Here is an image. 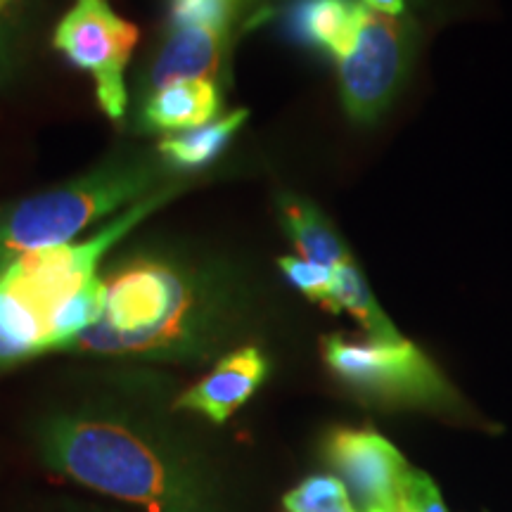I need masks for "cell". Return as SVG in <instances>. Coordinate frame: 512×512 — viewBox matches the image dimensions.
<instances>
[{
	"mask_svg": "<svg viewBox=\"0 0 512 512\" xmlns=\"http://www.w3.org/2000/svg\"><path fill=\"white\" fill-rule=\"evenodd\" d=\"M38 451L50 470L147 512H219L209 472L124 415L72 411L48 418Z\"/></svg>",
	"mask_w": 512,
	"mask_h": 512,
	"instance_id": "1",
	"label": "cell"
},
{
	"mask_svg": "<svg viewBox=\"0 0 512 512\" xmlns=\"http://www.w3.org/2000/svg\"><path fill=\"white\" fill-rule=\"evenodd\" d=\"M214 320L200 278L162 259H133L105 278L102 313L72 347L102 356H171L202 347Z\"/></svg>",
	"mask_w": 512,
	"mask_h": 512,
	"instance_id": "2",
	"label": "cell"
},
{
	"mask_svg": "<svg viewBox=\"0 0 512 512\" xmlns=\"http://www.w3.org/2000/svg\"><path fill=\"white\" fill-rule=\"evenodd\" d=\"M159 171L143 159L102 164L46 192L0 204V273L38 249L72 242L81 230L150 197Z\"/></svg>",
	"mask_w": 512,
	"mask_h": 512,
	"instance_id": "3",
	"label": "cell"
},
{
	"mask_svg": "<svg viewBox=\"0 0 512 512\" xmlns=\"http://www.w3.org/2000/svg\"><path fill=\"white\" fill-rule=\"evenodd\" d=\"M323 358L337 380L363 399L441 413L463 411V399L451 382L408 339L349 342L330 335L323 339Z\"/></svg>",
	"mask_w": 512,
	"mask_h": 512,
	"instance_id": "4",
	"label": "cell"
},
{
	"mask_svg": "<svg viewBox=\"0 0 512 512\" xmlns=\"http://www.w3.org/2000/svg\"><path fill=\"white\" fill-rule=\"evenodd\" d=\"M408 31L399 17L363 5L349 41L335 55L339 93L354 121L370 124L387 110L406 74Z\"/></svg>",
	"mask_w": 512,
	"mask_h": 512,
	"instance_id": "5",
	"label": "cell"
},
{
	"mask_svg": "<svg viewBox=\"0 0 512 512\" xmlns=\"http://www.w3.org/2000/svg\"><path fill=\"white\" fill-rule=\"evenodd\" d=\"M136 43L138 27L119 17L110 0H76L53 36V46L93 76L100 110L114 121L126 114L124 72Z\"/></svg>",
	"mask_w": 512,
	"mask_h": 512,
	"instance_id": "6",
	"label": "cell"
},
{
	"mask_svg": "<svg viewBox=\"0 0 512 512\" xmlns=\"http://www.w3.org/2000/svg\"><path fill=\"white\" fill-rule=\"evenodd\" d=\"M325 456L361 498L366 510L375 505L401 503L411 467L382 434L373 430H337L325 444Z\"/></svg>",
	"mask_w": 512,
	"mask_h": 512,
	"instance_id": "7",
	"label": "cell"
},
{
	"mask_svg": "<svg viewBox=\"0 0 512 512\" xmlns=\"http://www.w3.org/2000/svg\"><path fill=\"white\" fill-rule=\"evenodd\" d=\"M228 24L195 22V19H171L164 46L152 64V91L178 81L209 79L214 81L221 64L223 41Z\"/></svg>",
	"mask_w": 512,
	"mask_h": 512,
	"instance_id": "8",
	"label": "cell"
},
{
	"mask_svg": "<svg viewBox=\"0 0 512 512\" xmlns=\"http://www.w3.org/2000/svg\"><path fill=\"white\" fill-rule=\"evenodd\" d=\"M266 373L268 363L259 349H238L221 358L202 382L178 396L176 406L207 415L214 422H226L259 389Z\"/></svg>",
	"mask_w": 512,
	"mask_h": 512,
	"instance_id": "9",
	"label": "cell"
},
{
	"mask_svg": "<svg viewBox=\"0 0 512 512\" xmlns=\"http://www.w3.org/2000/svg\"><path fill=\"white\" fill-rule=\"evenodd\" d=\"M221 95L214 81H178L152 91L143 105V128L155 133H183L219 119Z\"/></svg>",
	"mask_w": 512,
	"mask_h": 512,
	"instance_id": "10",
	"label": "cell"
},
{
	"mask_svg": "<svg viewBox=\"0 0 512 512\" xmlns=\"http://www.w3.org/2000/svg\"><path fill=\"white\" fill-rule=\"evenodd\" d=\"M280 214H283L287 235L302 259L332 268V271L349 264L351 256L347 247L316 204L306 202L302 197H283Z\"/></svg>",
	"mask_w": 512,
	"mask_h": 512,
	"instance_id": "11",
	"label": "cell"
},
{
	"mask_svg": "<svg viewBox=\"0 0 512 512\" xmlns=\"http://www.w3.org/2000/svg\"><path fill=\"white\" fill-rule=\"evenodd\" d=\"M247 117V110H235L226 114V117L214 119L207 126H197L190 128V131L166 136L157 145V152L166 164L176 166V169H200V166L214 162L226 150Z\"/></svg>",
	"mask_w": 512,
	"mask_h": 512,
	"instance_id": "12",
	"label": "cell"
},
{
	"mask_svg": "<svg viewBox=\"0 0 512 512\" xmlns=\"http://www.w3.org/2000/svg\"><path fill=\"white\" fill-rule=\"evenodd\" d=\"M363 3L354 0H299L294 8V31L306 43L335 57L349 41Z\"/></svg>",
	"mask_w": 512,
	"mask_h": 512,
	"instance_id": "13",
	"label": "cell"
},
{
	"mask_svg": "<svg viewBox=\"0 0 512 512\" xmlns=\"http://www.w3.org/2000/svg\"><path fill=\"white\" fill-rule=\"evenodd\" d=\"M323 306L335 313H351L361 323V328L368 332V339H375V342H399V339H403L392 320L387 318V313L375 302L366 278L358 271L354 261L337 268L335 283H332V290Z\"/></svg>",
	"mask_w": 512,
	"mask_h": 512,
	"instance_id": "14",
	"label": "cell"
},
{
	"mask_svg": "<svg viewBox=\"0 0 512 512\" xmlns=\"http://www.w3.org/2000/svg\"><path fill=\"white\" fill-rule=\"evenodd\" d=\"M283 503L287 512H356L347 484L332 475L304 479Z\"/></svg>",
	"mask_w": 512,
	"mask_h": 512,
	"instance_id": "15",
	"label": "cell"
},
{
	"mask_svg": "<svg viewBox=\"0 0 512 512\" xmlns=\"http://www.w3.org/2000/svg\"><path fill=\"white\" fill-rule=\"evenodd\" d=\"M280 268L297 290H302L313 302L325 304L332 283H335L332 268L313 264V261H306L302 256H285V259H280Z\"/></svg>",
	"mask_w": 512,
	"mask_h": 512,
	"instance_id": "16",
	"label": "cell"
},
{
	"mask_svg": "<svg viewBox=\"0 0 512 512\" xmlns=\"http://www.w3.org/2000/svg\"><path fill=\"white\" fill-rule=\"evenodd\" d=\"M401 505L406 512H448L437 484L420 470H411V475H408Z\"/></svg>",
	"mask_w": 512,
	"mask_h": 512,
	"instance_id": "17",
	"label": "cell"
},
{
	"mask_svg": "<svg viewBox=\"0 0 512 512\" xmlns=\"http://www.w3.org/2000/svg\"><path fill=\"white\" fill-rule=\"evenodd\" d=\"M363 5L375 12H382V15L399 17L403 12V0H363Z\"/></svg>",
	"mask_w": 512,
	"mask_h": 512,
	"instance_id": "18",
	"label": "cell"
},
{
	"mask_svg": "<svg viewBox=\"0 0 512 512\" xmlns=\"http://www.w3.org/2000/svg\"><path fill=\"white\" fill-rule=\"evenodd\" d=\"M10 67V50H8V41H5V31L0 27V76L8 72Z\"/></svg>",
	"mask_w": 512,
	"mask_h": 512,
	"instance_id": "19",
	"label": "cell"
},
{
	"mask_svg": "<svg viewBox=\"0 0 512 512\" xmlns=\"http://www.w3.org/2000/svg\"><path fill=\"white\" fill-rule=\"evenodd\" d=\"M366 512H406L403 505H375V508H368Z\"/></svg>",
	"mask_w": 512,
	"mask_h": 512,
	"instance_id": "20",
	"label": "cell"
},
{
	"mask_svg": "<svg viewBox=\"0 0 512 512\" xmlns=\"http://www.w3.org/2000/svg\"><path fill=\"white\" fill-rule=\"evenodd\" d=\"M10 3H12V0H0V12H3L5 5H10Z\"/></svg>",
	"mask_w": 512,
	"mask_h": 512,
	"instance_id": "21",
	"label": "cell"
}]
</instances>
